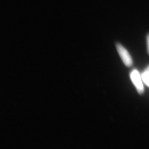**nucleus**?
<instances>
[{
	"mask_svg": "<svg viewBox=\"0 0 149 149\" xmlns=\"http://www.w3.org/2000/svg\"><path fill=\"white\" fill-rule=\"evenodd\" d=\"M115 47L118 53L125 66L128 67L132 66L133 63V58L126 48L119 42H116Z\"/></svg>",
	"mask_w": 149,
	"mask_h": 149,
	"instance_id": "nucleus-1",
	"label": "nucleus"
},
{
	"mask_svg": "<svg viewBox=\"0 0 149 149\" xmlns=\"http://www.w3.org/2000/svg\"><path fill=\"white\" fill-rule=\"evenodd\" d=\"M130 77L133 84L140 94H143L144 92V88L143 85V79L141 75L138 70L133 69L130 74Z\"/></svg>",
	"mask_w": 149,
	"mask_h": 149,
	"instance_id": "nucleus-2",
	"label": "nucleus"
},
{
	"mask_svg": "<svg viewBox=\"0 0 149 149\" xmlns=\"http://www.w3.org/2000/svg\"><path fill=\"white\" fill-rule=\"evenodd\" d=\"M143 82L149 87V64L141 74Z\"/></svg>",
	"mask_w": 149,
	"mask_h": 149,
	"instance_id": "nucleus-3",
	"label": "nucleus"
},
{
	"mask_svg": "<svg viewBox=\"0 0 149 149\" xmlns=\"http://www.w3.org/2000/svg\"><path fill=\"white\" fill-rule=\"evenodd\" d=\"M146 42L147 53L149 55V32L146 36Z\"/></svg>",
	"mask_w": 149,
	"mask_h": 149,
	"instance_id": "nucleus-4",
	"label": "nucleus"
}]
</instances>
